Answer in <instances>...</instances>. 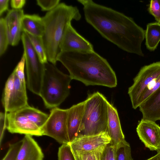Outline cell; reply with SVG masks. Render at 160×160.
<instances>
[{"label": "cell", "instance_id": "d6a6232c", "mask_svg": "<svg viewBox=\"0 0 160 160\" xmlns=\"http://www.w3.org/2000/svg\"><path fill=\"white\" fill-rule=\"evenodd\" d=\"M7 127L6 112H1L0 113V142H2L5 130Z\"/></svg>", "mask_w": 160, "mask_h": 160}, {"label": "cell", "instance_id": "f1b7e54d", "mask_svg": "<svg viewBox=\"0 0 160 160\" xmlns=\"http://www.w3.org/2000/svg\"><path fill=\"white\" fill-rule=\"evenodd\" d=\"M25 60V55L23 52L20 61L18 63L13 71L15 73L20 82L23 85L26 86V81L24 73Z\"/></svg>", "mask_w": 160, "mask_h": 160}, {"label": "cell", "instance_id": "4dcf8cb0", "mask_svg": "<svg viewBox=\"0 0 160 160\" xmlns=\"http://www.w3.org/2000/svg\"><path fill=\"white\" fill-rule=\"evenodd\" d=\"M116 146L110 142L105 147L101 160H116Z\"/></svg>", "mask_w": 160, "mask_h": 160}, {"label": "cell", "instance_id": "6da1fadb", "mask_svg": "<svg viewBox=\"0 0 160 160\" xmlns=\"http://www.w3.org/2000/svg\"><path fill=\"white\" fill-rule=\"evenodd\" d=\"M87 22L100 35L122 50L143 57L145 31L124 14L92 0H78Z\"/></svg>", "mask_w": 160, "mask_h": 160}, {"label": "cell", "instance_id": "5b68a950", "mask_svg": "<svg viewBox=\"0 0 160 160\" xmlns=\"http://www.w3.org/2000/svg\"><path fill=\"white\" fill-rule=\"evenodd\" d=\"M84 102L77 138L108 132V101L105 97L97 92L88 94Z\"/></svg>", "mask_w": 160, "mask_h": 160}, {"label": "cell", "instance_id": "277c9868", "mask_svg": "<svg viewBox=\"0 0 160 160\" xmlns=\"http://www.w3.org/2000/svg\"><path fill=\"white\" fill-rule=\"evenodd\" d=\"M45 71L39 96L45 107L48 109L58 107L68 96L70 84L72 80L70 75L59 70L48 62L44 64Z\"/></svg>", "mask_w": 160, "mask_h": 160}, {"label": "cell", "instance_id": "9c48e42d", "mask_svg": "<svg viewBox=\"0 0 160 160\" xmlns=\"http://www.w3.org/2000/svg\"><path fill=\"white\" fill-rule=\"evenodd\" d=\"M6 117L7 129L11 133L43 135L40 128L18 111L6 112Z\"/></svg>", "mask_w": 160, "mask_h": 160}, {"label": "cell", "instance_id": "8d00e7d4", "mask_svg": "<svg viewBox=\"0 0 160 160\" xmlns=\"http://www.w3.org/2000/svg\"><path fill=\"white\" fill-rule=\"evenodd\" d=\"M159 23H160V22Z\"/></svg>", "mask_w": 160, "mask_h": 160}, {"label": "cell", "instance_id": "603a6c76", "mask_svg": "<svg viewBox=\"0 0 160 160\" xmlns=\"http://www.w3.org/2000/svg\"><path fill=\"white\" fill-rule=\"evenodd\" d=\"M106 146L92 151L72 153L75 160H101Z\"/></svg>", "mask_w": 160, "mask_h": 160}, {"label": "cell", "instance_id": "7c38bea8", "mask_svg": "<svg viewBox=\"0 0 160 160\" xmlns=\"http://www.w3.org/2000/svg\"><path fill=\"white\" fill-rule=\"evenodd\" d=\"M111 142L108 132L78 137L69 144L73 153L93 151L106 146Z\"/></svg>", "mask_w": 160, "mask_h": 160}, {"label": "cell", "instance_id": "836d02e7", "mask_svg": "<svg viewBox=\"0 0 160 160\" xmlns=\"http://www.w3.org/2000/svg\"><path fill=\"white\" fill-rule=\"evenodd\" d=\"M25 0H11L10 4L12 9H21L25 4Z\"/></svg>", "mask_w": 160, "mask_h": 160}, {"label": "cell", "instance_id": "e0dca14e", "mask_svg": "<svg viewBox=\"0 0 160 160\" xmlns=\"http://www.w3.org/2000/svg\"><path fill=\"white\" fill-rule=\"evenodd\" d=\"M108 132L112 144L117 147L125 140L117 109L108 101Z\"/></svg>", "mask_w": 160, "mask_h": 160}, {"label": "cell", "instance_id": "cb8c5ba5", "mask_svg": "<svg viewBox=\"0 0 160 160\" xmlns=\"http://www.w3.org/2000/svg\"><path fill=\"white\" fill-rule=\"evenodd\" d=\"M116 160H133L130 145L125 140L116 147Z\"/></svg>", "mask_w": 160, "mask_h": 160}, {"label": "cell", "instance_id": "ffe728a7", "mask_svg": "<svg viewBox=\"0 0 160 160\" xmlns=\"http://www.w3.org/2000/svg\"><path fill=\"white\" fill-rule=\"evenodd\" d=\"M145 38L147 48L150 51H154L160 41V23L148 24L145 31Z\"/></svg>", "mask_w": 160, "mask_h": 160}, {"label": "cell", "instance_id": "5bb4252c", "mask_svg": "<svg viewBox=\"0 0 160 160\" xmlns=\"http://www.w3.org/2000/svg\"><path fill=\"white\" fill-rule=\"evenodd\" d=\"M14 82L13 90L6 108L5 112H8L18 111L28 106V97L26 86L23 85L13 71Z\"/></svg>", "mask_w": 160, "mask_h": 160}, {"label": "cell", "instance_id": "f546056e", "mask_svg": "<svg viewBox=\"0 0 160 160\" xmlns=\"http://www.w3.org/2000/svg\"><path fill=\"white\" fill-rule=\"evenodd\" d=\"M37 4L42 11H50L57 7L60 3V0H37Z\"/></svg>", "mask_w": 160, "mask_h": 160}, {"label": "cell", "instance_id": "9a60e30c", "mask_svg": "<svg viewBox=\"0 0 160 160\" xmlns=\"http://www.w3.org/2000/svg\"><path fill=\"white\" fill-rule=\"evenodd\" d=\"M84 105V101L68 109L67 127L69 143L78 137Z\"/></svg>", "mask_w": 160, "mask_h": 160}, {"label": "cell", "instance_id": "44dd1931", "mask_svg": "<svg viewBox=\"0 0 160 160\" xmlns=\"http://www.w3.org/2000/svg\"><path fill=\"white\" fill-rule=\"evenodd\" d=\"M17 111L27 117L41 129L49 116V114L29 105Z\"/></svg>", "mask_w": 160, "mask_h": 160}, {"label": "cell", "instance_id": "d6986e66", "mask_svg": "<svg viewBox=\"0 0 160 160\" xmlns=\"http://www.w3.org/2000/svg\"><path fill=\"white\" fill-rule=\"evenodd\" d=\"M22 32L42 37L44 31L42 18L36 14H24L22 21Z\"/></svg>", "mask_w": 160, "mask_h": 160}, {"label": "cell", "instance_id": "7a4b0ae2", "mask_svg": "<svg viewBox=\"0 0 160 160\" xmlns=\"http://www.w3.org/2000/svg\"><path fill=\"white\" fill-rule=\"evenodd\" d=\"M57 60L68 70L72 79L80 81L86 86L112 88L117 85L114 71L107 60L94 51L60 52Z\"/></svg>", "mask_w": 160, "mask_h": 160}, {"label": "cell", "instance_id": "52a82bcc", "mask_svg": "<svg viewBox=\"0 0 160 160\" xmlns=\"http://www.w3.org/2000/svg\"><path fill=\"white\" fill-rule=\"evenodd\" d=\"M21 40L25 55L27 84L28 89L39 96L45 71V64L40 61L27 35L22 32Z\"/></svg>", "mask_w": 160, "mask_h": 160}, {"label": "cell", "instance_id": "d4e9b609", "mask_svg": "<svg viewBox=\"0 0 160 160\" xmlns=\"http://www.w3.org/2000/svg\"><path fill=\"white\" fill-rule=\"evenodd\" d=\"M14 82V74L12 72L6 82L2 95V102L4 109L6 108L8 105L13 90Z\"/></svg>", "mask_w": 160, "mask_h": 160}, {"label": "cell", "instance_id": "2e32d148", "mask_svg": "<svg viewBox=\"0 0 160 160\" xmlns=\"http://www.w3.org/2000/svg\"><path fill=\"white\" fill-rule=\"evenodd\" d=\"M16 160H43L42 150L32 136L25 135Z\"/></svg>", "mask_w": 160, "mask_h": 160}, {"label": "cell", "instance_id": "e575fe53", "mask_svg": "<svg viewBox=\"0 0 160 160\" xmlns=\"http://www.w3.org/2000/svg\"><path fill=\"white\" fill-rule=\"evenodd\" d=\"M9 0H0V16L8 10Z\"/></svg>", "mask_w": 160, "mask_h": 160}, {"label": "cell", "instance_id": "484cf974", "mask_svg": "<svg viewBox=\"0 0 160 160\" xmlns=\"http://www.w3.org/2000/svg\"><path fill=\"white\" fill-rule=\"evenodd\" d=\"M9 44L6 32L4 18L0 19V56L5 52Z\"/></svg>", "mask_w": 160, "mask_h": 160}, {"label": "cell", "instance_id": "ac0fdd59", "mask_svg": "<svg viewBox=\"0 0 160 160\" xmlns=\"http://www.w3.org/2000/svg\"><path fill=\"white\" fill-rule=\"evenodd\" d=\"M139 108L142 119L155 122L160 120V87Z\"/></svg>", "mask_w": 160, "mask_h": 160}, {"label": "cell", "instance_id": "30bf717a", "mask_svg": "<svg viewBox=\"0 0 160 160\" xmlns=\"http://www.w3.org/2000/svg\"><path fill=\"white\" fill-rule=\"evenodd\" d=\"M59 48L60 52L94 51L92 45L77 32L72 26L71 23L66 27Z\"/></svg>", "mask_w": 160, "mask_h": 160}, {"label": "cell", "instance_id": "83f0119b", "mask_svg": "<svg viewBox=\"0 0 160 160\" xmlns=\"http://www.w3.org/2000/svg\"><path fill=\"white\" fill-rule=\"evenodd\" d=\"M22 143V140L9 145L8 151L2 160H16Z\"/></svg>", "mask_w": 160, "mask_h": 160}, {"label": "cell", "instance_id": "8992f818", "mask_svg": "<svg viewBox=\"0 0 160 160\" xmlns=\"http://www.w3.org/2000/svg\"><path fill=\"white\" fill-rule=\"evenodd\" d=\"M133 80L128 94L136 109L160 87V61L143 67Z\"/></svg>", "mask_w": 160, "mask_h": 160}, {"label": "cell", "instance_id": "d590c367", "mask_svg": "<svg viewBox=\"0 0 160 160\" xmlns=\"http://www.w3.org/2000/svg\"><path fill=\"white\" fill-rule=\"evenodd\" d=\"M157 152L156 154L146 160H160V151Z\"/></svg>", "mask_w": 160, "mask_h": 160}, {"label": "cell", "instance_id": "4316f807", "mask_svg": "<svg viewBox=\"0 0 160 160\" xmlns=\"http://www.w3.org/2000/svg\"><path fill=\"white\" fill-rule=\"evenodd\" d=\"M58 160H75L69 143L63 144L59 148Z\"/></svg>", "mask_w": 160, "mask_h": 160}, {"label": "cell", "instance_id": "1f68e13d", "mask_svg": "<svg viewBox=\"0 0 160 160\" xmlns=\"http://www.w3.org/2000/svg\"><path fill=\"white\" fill-rule=\"evenodd\" d=\"M150 13L158 22H160V0H152L148 8Z\"/></svg>", "mask_w": 160, "mask_h": 160}, {"label": "cell", "instance_id": "3957f363", "mask_svg": "<svg viewBox=\"0 0 160 160\" xmlns=\"http://www.w3.org/2000/svg\"><path fill=\"white\" fill-rule=\"evenodd\" d=\"M42 18L44 31L41 38L48 61L56 65L60 52V42L66 26L73 20H79L81 15L77 7L62 2Z\"/></svg>", "mask_w": 160, "mask_h": 160}, {"label": "cell", "instance_id": "ba28073f", "mask_svg": "<svg viewBox=\"0 0 160 160\" xmlns=\"http://www.w3.org/2000/svg\"><path fill=\"white\" fill-rule=\"evenodd\" d=\"M68 109H51L48 117L41 128L42 135L51 137L58 142L69 143L67 127Z\"/></svg>", "mask_w": 160, "mask_h": 160}, {"label": "cell", "instance_id": "8fae6325", "mask_svg": "<svg viewBox=\"0 0 160 160\" xmlns=\"http://www.w3.org/2000/svg\"><path fill=\"white\" fill-rule=\"evenodd\" d=\"M136 131L146 147L151 151H160V126L155 122L142 119Z\"/></svg>", "mask_w": 160, "mask_h": 160}, {"label": "cell", "instance_id": "4fadbf2b", "mask_svg": "<svg viewBox=\"0 0 160 160\" xmlns=\"http://www.w3.org/2000/svg\"><path fill=\"white\" fill-rule=\"evenodd\" d=\"M22 9L8 10L4 18L9 44L17 45L21 39L22 32V21L24 15Z\"/></svg>", "mask_w": 160, "mask_h": 160}, {"label": "cell", "instance_id": "7402d4cb", "mask_svg": "<svg viewBox=\"0 0 160 160\" xmlns=\"http://www.w3.org/2000/svg\"><path fill=\"white\" fill-rule=\"evenodd\" d=\"M24 32L28 38L41 62L43 64L48 62L41 37L35 36L26 32Z\"/></svg>", "mask_w": 160, "mask_h": 160}]
</instances>
